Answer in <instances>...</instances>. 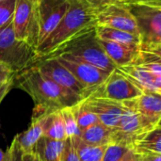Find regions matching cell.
Returning a JSON list of instances; mask_svg holds the SVG:
<instances>
[{
    "instance_id": "cell-1",
    "label": "cell",
    "mask_w": 161,
    "mask_h": 161,
    "mask_svg": "<svg viewBox=\"0 0 161 161\" xmlns=\"http://www.w3.org/2000/svg\"><path fill=\"white\" fill-rule=\"evenodd\" d=\"M14 81L16 86L29 94L34 101L35 108L32 116L73 107L83 100L76 93L44 76L34 65L15 75Z\"/></svg>"
},
{
    "instance_id": "cell-2",
    "label": "cell",
    "mask_w": 161,
    "mask_h": 161,
    "mask_svg": "<svg viewBox=\"0 0 161 161\" xmlns=\"http://www.w3.org/2000/svg\"><path fill=\"white\" fill-rule=\"evenodd\" d=\"M95 26V13L83 6L79 0H70L68 9L60 22L37 47L36 58L49 56L63 43Z\"/></svg>"
},
{
    "instance_id": "cell-3",
    "label": "cell",
    "mask_w": 161,
    "mask_h": 161,
    "mask_svg": "<svg viewBox=\"0 0 161 161\" xmlns=\"http://www.w3.org/2000/svg\"><path fill=\"white\" fill-rule=\"evenodd\" d=\"M133 15L139 37L140 49L161 53V2L125 3Z\"/></svg>"
},
{
    "instance_id": "cell-4",
    "label": "cell",
    "mask_w": 161,
    "mask_h": 161,
    "mask_svg": "<svg viewBox=\"0 0 161 161\" xmlns=\"http://www.w3.org/2000/svg\"><path fill=\"white\" fill-rule=\"evenodd\" d=\"M60 54H69L77 59L108 72H112L116 68V65L104 51L95 27L71 39L49 56H58Z\"/></svg>"
},
{
    "instance_id": "cell-5",
    "label": "cell",
    "mask_w": 161,
    "mask_h": 161,
    "mask_svg": "<svg viewBox=\"0 0 161 161\" xmlns=\"http://www.w3.org/2000/svg\"><path fill=\"white\" fill-rule=\"evenodd\" d=\"M36 58V49L16 38L11 22L0 28V61L8 64L15 75L32 65Z\"/></svg>"
},
{
    "instance_id": "cell-6",
    "label": "cell",
    "mask_w": 161,
    "mask_h": 161,
    "mask_svg": "<svg viewBox=\"0 0 161 161\" xmlns=\"http://www.w3.org/2000/svg\"><path fill=\"white\" fill-rule=\"evenodd\" d=\"M158 125H160V121L143 116L125 106L119 123L111 129V143H118L130 148L134 142Z\"/></svg>"
},
{
    "instance_id": "cell-7",
    "label": "cell",
    "mask_w": 161,
    "mask_h": 161,
    "mask_svg": "<svg viewBox=\"0 0 161 161\" xmlns=\"http://www.w3.org/2000/svg\"><path fill=\"white\" fill-rule=\"evenodd\" d=\"M11 23L16 38L37 49L39 31L36 0H16Z\"/></svg>"
},
{
    "instance_id": "cell-8",
    "label": "cell",
    "mask_w": 161,
    "mask_h": 161,
    "mask_svg": "<svg viewBox=\"0 0 161 161\" xmlns=\"http://www.w3.org/2000/svg\"><path fill=\"white\" fill-rule=\"evenodd\" d=\"M32 65L36 66L44 76L58 86L76 93L83 99L90 95V91L83 86L56 57L38 58L34 60Z\"/></svg>"
},
{
    "instance_id": "cell-9",
    "label": "cell",
    "mask_w": 161,
    "mask_h": 161,
    "mask_svg": "<svg viewBox=\"0 0 161 161\" xmlns=\"http://www.w3.org/2000/svg\"><path fill=\"white\" fill-rule=\"evenodd\" d=\"M142 92L125 75L115 68L106 80L96 87L89 96L125 102L140 96Z\"/></svg>"
},
{
    "instance_id": "cell-10",
    "label": "cell",
    "mask_w": 161,
    "mask_h": 161,
    "mask_svg": "<svg viewBox=\"0 0 161 161\" xmlns=\"http://www.w3.org/2000/svg\"><path fill=\"white\" fill-rule=\"evenodd\" d=\"M53 57H56L59 62L62 63L73 74V75L90 91V94L96 87L102 84L111 73L77 59L69 54H60Z\"/></svg>"
},
{
    "instance_id": "cell-11",
    "label": "cell",
    "mask_w": 161,
    "mask_h": 161,
    "mask_svg": "<svg viewBox=\"0 0 161 161\" xmlns=\"http://www.w3.org/2000/svg\"><path fill=\"white\" fill-rule=\"evenodd\" d=\"M39 44L54 30L70 5V0H36Z\"/></svg>"
},
{
    "instance_id": "cell-12",
    "label": "cell",
    "mask_w": 161,
    "mask_h": 161,
    "mask_svg": "<svg viewBox=\"0 0 161 161\" xmlns=\"http://www.w3.org/2000/svg\"><path fill=\"white\" fill-rule=\"evenodd\" d=\"M95 15L96 25L108 26L139 36L135 19L125 3L118 2L108 5Z\"/></svg>"
},
{
    "instance_id": "cell-13",
    "label": "cell",
    "mask_w": 161,
    "mask_h": 161,
    "mask_svg": "<svg viewBox=\"0 0 161 161\" xmlns=\"http://www.w3.org/2000/svg\"><path fill=\"white\" fill-rule=\"evenodd\" d=\"M84 101L90 109L97 116L99 122L110 129L117 125L125 110L123 102L93 96H88Z\"/></svg>"
},
{
    "instance_id": "cell-14",
    "label": "cell",
    "mask_w": 161,
    "mask_h": 161,
    "mask_svg": "<svg viewBox=\"0 0 161 161\" xmlns=\"http://www.w3.org/2000/svg\"><path fill=\"white\" fill-rule=\"evenodd\" d=\"M142 92H153L161 93V75H156L139 65H125L116 67Z\"/></svg>"
},
{
    "instance_id": "cell-15",
    "label": "cell",
    "mask_w": 161,
    "mask_h": 161,
    "mask_svg": "<svg viewBox=\"0 0 161 161\" xmlns=\"http://www.w3.org/2000/svg\"><path fill=\"white\" fill-rule=\"evenodd\" d=\"M99 42L107 56L116 67L132 64L140 52V45L116 42L104 39H99Z\"/></svg>"
},
{
    "instance_id": "cell-16",
    "label": "cell",
    "mask_w": 161,
    "mask_h": 161,
    "mask_svg": "<svg viewBox=\"0 0 161 161\" xmlns=\"http://www.w3.org/2000/svg\"><path fill=\"white\" fill-rule=\"evenodd\" d=\"M123 104L143 116L161 121V93L144 92L140 96L125 101Z\"/></svg>"
},
{
    "instance_id": "cell-17",
    "label": "cell",
    "mask_w": 161,
    "mask_h": 161,
    "mask_svg": "<svg viewBox=\"0 0 161 161\" xmlns=\"http://www.w3.org/2000/svg\"><path fill=\"white\" fill-rule=\"evenodd\" d=\"M45 113L32 116V122L29 127L14 138L25 156L34 154L35 146L38 141L43 136V123Z\"/></svg>"
},
{
    "instance_id": "cell-18",
    "label": "cell",
    "mask_w": 161,
    "mask_h": 161,
    "mask_svg": "<svg viewBox=\"0 0 161 161\" xmlns=\"http://www.w3.org/2000/svg\"><path fill=\"white\" fill-rule=\"evenodd\" d=\"M130 149L139 155H161L160 125L155 127L134 142Z\"/></svg>"
},
{
    "instance_id": "cell-19",
    "label": "cell",
    "mask_w": 161,
    "mask_h": 161,
    "mask_svg": "<svg viewBox=\"0 0 161 161\" xmlns=\"http://www.w3.org/2000/svg\"><path fill=\"white\" fill-rule=\"evenodd\" d=\"M64 141H55L42 136L37 142L34 154L39 161H60Z\"/></svg>"
},
{
    "instance_id": "cell-20",
    "label": "cell",
    "mask_w": 161,
    "mask_h": 161,
    "mask_svg": "<svg viewBox=\"0 0 161 161\" xmlns=\"http://www.w3.org/2000/svg\"><path fill=\"white\" fill-rule=\"evenodd\" d=\"M43 136L55 141L63 142L67 139L65 125L59 110L45 113L43 123Z\"/></svg>"
},
{
    "instance_id": "cell-21",
    "label": "cell",
    "mask_w": 161,
    "mask_h": 161,
    "mask_svg": "<svg viewBox=\"0 0 161 161\" xmlns=\"http://www.w3.org/2000/svg\"><path fill=\"white\" fill-rule=\"evenodd\" d=\"M79 138L92 145H108L111 143V129L100 122L81 131Z\"/></svg>"
},
{
    "instance_id": "cell-22",
    "label": "cell",
    "mask_w": 161,
    "mask_h": 161,
    "mask_svg": "<svg viewBox=\"0 0 161 161\" xmlns=\"http://www.w3.org/2000/svg\"><path fill=\"white\" fill-rule=\"evenodd\" d=\"M95 30L99 39L108 40L116 42H122V43L135 44V45H140L141 43V40L138 35L124 30L111 28L108 26H103V25H96Z\"/></svg>"
},
{
    "instance_id": "cell-23",
    "label": "cell",
    "mask_w": 161,
    "mask_h": 161,
    "mask_svg": "<svg viewBox=\"0 0 161 161\" xmlns=\"http://www.w3.org/2000/svg\"><path fill=\"white\" fill-rule=\"evenodd\" d=\"M80 161H102L107 146L108 145H92L84 142L79 137L71 138Z\"/></svg>"
},
{
    "instance_id": "cell-24",
    "label": "cell",
    "mask_w": 161,
    "mask_h": 161,
    "mask_svg": "<svg viewBox=\"0 0 161 161\" xmlns=\"http://www.w3.org/2000/svg\"><path fill=\"white\" fill-rule=\"evenodd\" d=\"M76 124L80 129V131L88 128L89 126L99 122L97 116L90 109V108L85 103L84 99L71 107Z\"/></svg>"
},
{
    "instance_id": "cell-25",
    "label": "cell",
    "mask_w": 161,
    "mask_h": 161,
    "mask_svg": "<svg viewBox=\"0 0 161 161\" xmlns=\"http://www.w3.org/2000/svg\"><path fill=\"white\" fill-rule=\"evenodd\" d=\"M60 113L65 125V129H66V134L67 138H72V137H79L81 131L76 124V121L75 119V116L73 114V111L71 109V107L69 108H64L60 109Z\"/></svg>"
},
{
    "instance_id": "cell-26",
    "label": "cell",
    "mask_w": 161,
    "mask_h": 161,
    "mask_svg": "<svg viewBox=\"0 0 161 161\" xmlns=\"http://www.w3.org/2000/svg\"><path fill=\"white\" fill-rule=\"evenodd\" d=\"M129 149V147L122 144L110 143L106 148L102 161H122Z\"/></svg>"
},
{
    "instance_id": "cell-27",
    "label": "cell",
    "mask_w": 161,
    "mask_h": 161,
    "mask_svg": "<svg viewBox=\"0 0 161 161\" xmlns=\"http://www.w3.org/2000/svg\"><path fill=\"white\" fill-rule=\"evenodd\" d=\"M16 0L0 1V28L12 21Z\"/></svg>"
},
{
    "instance_id": "cell-28",
    "label": "cell",
    "mask_w": 161,
    "mask_h": 161,
    "mask_svg": "<svg viewBox=\"0 0 161 161\" xmlns=\"http://www.w3.org/2000/svg\"><path fill=\"white\" fill-rule=\"evenodd\" d=\"M60 161H80L71 138H67L64 141V146L61 153Z\"/></svg>"
},
{
    "instance_id": "cell-29",
    "label": "cell",
    "mask_w": 161,
    "mask_h": 161,
    "mask_svg": "<svg viewBox=\"0 0 161 161\" xmlns=\"http://www.w3.org/2000/svg\"><path fill=\"white\" fill-rule=\"evenodd\" d=\"M79 2L87 8L91 9L92 12L96 14L105 7L111 4L118 3L119 1L118 0H79Z\"/></svg>"
},
{
    "instance_id": "cell-30",
    "label": "cell",
    "mask_w": 161,
    "mask_h": 161,
    "mask_svg": "<svg viewBox=\"0 0 161 161\" xmlns=\"http://www.w3.org/2000/svg\"><path fill=\"white\" fill-rule=\"evenodd\" d=\"M8 161H25V155L21 150L17 142L13 140L10 146L8 148Z\"/></svg>"
},
{
    "instance_id": "cell-31",
    "label": "cell",
    "mask_w": 161,
    "mask_h": 161,
    "mask_svg": "<svg viewBox=\"0 0 161 161\" xmlns=\"http://www.w3.org/2000/svg\"><path fill=\"white\" fill-rule=\"evenodd\" d=\"M14 76L15 73L11 70V68L8 64L0 61V84L13 80Z\"/></svg>"
},
{
    "instance_id": "cell-32",
    "label": "cell",
    "mask_w": 161,
    "mask_h": 161,
    "mask_svg": "<svg viewBox=\"0 0 161 161\" xmlns=\"http://www.w3.org/2000/svg\"><path fill=\"white\" fill-rule=\"evenodd\" d=\"M13 85H14V79L8 81L6 83L0 84V103L4 99V97L8 94V92L10 91V89Z\"/></svg>"
},
{
    "instance_id": "cell-33",
    "label": "cell",
    "mask_w": 161,
    "mask_h": 161,
    "mask_svg": "<svg viewBox=\"0 0 161 161\" xmlns=\"http://www.w3.org/2000/svg\"><path fill=\"white\" fill-rule=\"evenodd\" d=\"M122 161H142V158H141V155L129 149V151L125 154V156L124 157Z\"/></svg>"
},
{
    "instance_id": "cell-34",
    "label": "cell",
    "mask_w": 161,
    "mask_h": 161,
    "mask_svg": "<svg viewBox=\"0 0 161 161\" xmlns=\"http://www.w3.org/2000/svg\"><path fill=\"white\" fill-rule=\"evenodd\" d=\"M142 161H161V155H141Z\"/></svg>"
},
{
    "instance_id": "cell-35",
    "label": "cell",
    "mask_w": 161,
    "mask_h": 161,
    "mask_svg": "<svg viewBox=\"0 0 161 161\" xmlns=\"http://www.w3.org/2000/svg\"><path fill=\"white\" fill-rule=\"evenodd\" d=\"M0 161H8V150L6 152H3L0 149Z\"/></svg>"
},
{
    "instance_id": "cell-36",
    "label": "cell",
    "mask_w": 161,
    "mask_h": 161,
    "mask_svg": "<svg viewBox=\"0 0 161 161\" xmlns=\"http://www.w3.org/2000/svg\"><path fill=\"white\" fill-rule=\"evenodd\" d=\"M25 161H39V159L35 154H32V155L25 156Z\"/></svg>"
},
{
    "instance_id": "cell-37",
    "label": "cell",
    "mask_w": 161,
    "mask_h": 161,
    "mask_svg": "<svg viewBox=\"0 0 161 161\" xmlns=\"http://www.w3.org/2000/svg\"><path fill=\"white\" fill-rule=\"evenodd\" d=\"M127 2H161V0H125L124 3Z\"/></svg>"
},
{
    "instance_id": "cell-38",
    "label": "cell",
    "mask_w": 161,
    "mask_h": 161,
    "mask_svg": "<svg viewBox=\"0 0 161 161\" xmlns=\"http://www.w3.org/2000/svg\"><path fill=\"white\" fill-rule=\"evenodd\" d=\"M118 1H119V2H122V3H124V2H125V0H118Z\"/></svg>"
},
{
    "instance_id": "cell-39",
    "label": "cell",
    "mask_w": 161,
    "mask_h": 161,
    "mask_svg": "<svg viewBox=\"0 0 161 161\" xmlns=\"http://www.w3.org/2000/svg\"><path fill=\"white\" fill-rule=\"evenodd\" d=\"M0 1H1V0H0Z\"/></svg>"
}]
</instances>
